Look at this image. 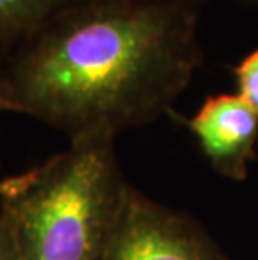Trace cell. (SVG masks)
I'll return each instance as SVG.
<instances>
[{"instance_id":"obj_1","label":"cell","mask_w":258,"mask_h":260,"mask_svg":"<svg viewBox=\"0 0 258 260\" xmlns=\"http://www.w3.org/2000/svg\"><path fill=\"white\" fill-rule=\"evenodd\" d=\"M205 0H78L0 64L19 113L69 140L173 111L203 64Z\"/></svg>"},{"instance_id":"obj_7","label":"cell","mask_w":258,"mask_h":260,"mask_svg":"<svg viewBox=\"0 0 258 260\" xmlns=\"http://www.w3.org/2000/svg\"><path fill=\"white\" fill-rule=\"evenodd\" d=\"M0 260H22L12 220L4 210H0Z\"/></svg>"},{"instance_id":"obj_9","label":"cell","mask_w":258,"mask_h":260,"mask_svg":"<svg viewBox=\"0 0 258 260\" xmlns=\"http://www.w3.org/2000/svg\"><path fill=\"white\" fill-rule=\"evenodd\" d=\"M22 176H24V173L15 175V176H9V178L0 180V200H2L5 195H9L10 191H14L15 188L20 185Z\"/></svg>"},{"instance_id":"obj_3","label":"cell","mask_w":258,"mask_h":260,"mask_svg":"<svg viewBox=\"0 0 258 260\" xmlns=\"http://www.w3.org/2000/svg\"><path fill=\"white\" fill-rule=\"evenodd\" d=\"M101 260H227L191 215L129 186Z\"/></svg>"},{"instance_id":"obj_4","label":"cell","mask_w":258,"mask_h":260,"mask_svg":"<svg viewBox=\"0 0 258 260\" xmlns=\"http://www.w3.org/2000/svg\"><path fill=\"white\" fill-rule=\"evenodd\" d=\"M185 123L215 171L233 181L246 180L255 158L258 116L238 94L208 96Z\"/></svg>"},{"instance_id":"obj_11","label":"cell","mask_w":258,"mask_h":260,"mask_svg":"<svg viewBox=\"0 0 258 260\" xmlns=\"http://www.w3.org/2000/svg\"><path fill=\"white\" fill-rule=\"evenodd\" d=\"M227 260H228V258H227Z\"/></svg>"},{"instance_id":"obj_2","label":"cell","mask_w":258,"mask_h":260,"mask_svg":"<svg viewBox=\"0 0 258 260\" xmlns=\"http://www.w3.org/2000/svg\"><path fill=\"white\" fill-rule=\"evenodd\" d=\"M114 140L72 138L67 149L24 171L20 185L0 200L22 260H101L131 186Z\"/></svg>"},{"instance_id":"obj_6","label":"cell","mask_w":258,"mask_h":260,"mask_svg":"<svg viewBox=\"0 0 258 260\" xmlns=\"http://www.w3.org/2000/svg\"><path fill=\"white\" fill-rule=\"evenodd\" d=\"M237 94L258 116V47L248 52L233 68Z\"/></svg>"},{"instance_id":"obj_5","label":"cell","mask_w":258,"mask_h":260,"mask_svg":"<svg viewBox=\"0 0 258 260\" xmlns=\"http://www.w3.org/2000/svg\"><path fill=\"white\" fill-rule=\"evenodd\" d=\"M78 0H0V64Z\"/></svg>"},{"instance_id":"obj_10","label":"cell","mask_w":258,"mask_h":260,"mask_svg":"<svg viewBox=\"0 0 258 260\" xmlns=\"http://www.w3.org/2000/svg\"><path fill=\"white\" fill-rule=\"evenodd\" d=\"M237 2L243 5H258V0H237Z\"/></svg>"},{"instance_id":"obj_8","label":"cell","mask_w":258,"mask_h":260,"mask_svg":"<svg viewBox=\"0 0 258 260\" xmlns=\"http://www.w3.org/2000/svg\"><path fill=\"white\" fill-rule=\"evenodd\" d=\"M0 113H19V109L15 106L12 96H10L2 74H0Z\"/></svg>"}]
</instances>
